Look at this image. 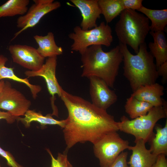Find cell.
<instances>
[{
  "mask_svg": "<svg viewBox=\"0 0 167 167\" xmlns=\"http://www.w3.org/2000/svg\"><path fill=\"white\" fill-rule=\"evenodd\" d=\"M156 133L149 142V150L153 154L158 156L167 154V121L164 127L156 124L154 127Z\"/></svg>",
  "mask_w": 167,
  "mask_h": 167,
  "instance_id": "44dd1931",
  "label": "cell"
},
{
  "mask_svg": "<svg viewBox=\"0 0 167 167\" xmlns=\"http://www.w3.org/2000/svg\"><path fill=\"white\" fill-rule=\"evenodd\" d=\"M81 55L83 68L81 76L88 78L98 77L109 87L113 88L123 59L119 45L107 52L103 50L101 45H92Z\"/></svg>",
  "mask_w": 167,
  "mask_h": 167,
  "instance_id": "7a4b0ae2",
  "label": "cell"
},
{
  "mask_svg": "<svg viewBox=\"0 0 167 167\" xmlns=\"http://www.w3.org/2000/svg\"><path fill=\"white\" fill-rule=\"evenodd\" d=\"M98 2L107 24L111 22L124 10L120 0H98Z\"/></svg>",
  "mask_w": 167,
  "mask_h": 167,
  "instance_id": "cb8c5ba5",
  "label": "cell"
},
{
  "mask_svg": "<svg viewBox=\"0 0 167 167\" xmlns=\"http://www.w3.org/2000/svg\"><path fill=\"white\" fill-rule=\"evenodd\" d=\"M31 101L8 81L5 82L0 94V109L6 110L16 118L24 115L29 109Z\"/></svg>",
  "mask_w": 167,
  "mask_h": 167,
  "instance_id": "9c48e42d",
  "label": "cell"
},
{
  "mask_svg": "<svg viewBox=\"0 0 167 167\" xmlns=\"http://www.w3.org/2000/svg\"><path fill=\"white\" fill-rule=\"evenodd\" d=\"M16 119L7 112L2 111L0 109V120L4 119L8 123L12 124L15 122Z\"/></svg>",
  "mask_w": 167,
  "mask_h": 167,
  "instance_id": "4dcf8cb0",
  "label": "cell"
},
{
  "mask_svg": "<svg viewBox=\"0 0 167 167\" xmlns=\"http://www.w3.org/2000/svg\"><path fill=\"white\" fill-rule=\"evenodd\" d=\"M124 9L138 11L142 6L143 0H120Z\"/></svg>",
  "mask_w": 167,
  "mask_h": 167,
  "instance_id": "4316f807",
  "label": "cell"
},
{
  "mask_svg": "<svg viewBox=\"0 0 167 167\" xmlns=\"http://www.w3.org/2000/svg\"><path fill=\"white\" fill-rule=\"evenodd\" d=\"M165 156L164 154L158 155L156 161L152 167H167V161Z\"/></svg>",
  "mask_w": 167,
  "mask_h": 167,
  "instance_id": "f546056e",
  "label": "cell"
},
{
  "mask_svg": "<svg viewBox=\"0 0 167 167\" xmlns=\"http://www.w3.org/2000/svg\"><path fill=\"white\" fill-rule=\"evenodd\" d=\"M46 150L51 157V167H73L68 159L67 153L64 152L63 153H58L56 158L49 149H46Z\"/></svg>",
  "mask_w": 167,
  "mask_h": 167,
  "instance_id": "d4e9b609",
  "label": "cell"
},
{
  "mask_svg": "<svg viewBox=\"0 0 167 167\" xmlns=\"http://www.w3.org/2000/svg\"><path fill=\"white\" fill-rule=\"evenodd\" d=\"M149 33L153 39V41L150 42L148 44L149 52L156 59L155 64L157 69L167 61L166 38L164 31H150Z\"/></svg>",
  "mask_w": 167,
  "mask_h": 167,
  "instance_id": "2e32d148",
  "label": "cell"
},
{
  "mask_svg": "<svg viewBox=\"0 0 167 167\" xmlns=\"http://www.w3.org/2000/svg\"><path fill=\"white\" fill-rule=\"evenodd\" d=\"M138 11L144 14L151 21L150 31H164L167 24V9L153 10L143 6Z\"/></svg>",
  "mask_w": 167,
  "mask_h": 167,
  "instance_id": "ffe728a7",
  "label": "cell"
},
{
  "mask_svg": "<svg viewBox=\"0 0 167 167\" xmlns=\"http://www.w3.org/2000/svg\"><path fill=\"white\" fill-rule=\"evenodd\" d=\"M60 97L68 113L63 128L66 146L64 152L67 153L78 143L93 144L105 135L119 131L118 122L106 110L62 88Z\"/></svg>",
  "mask_w": 167,
  "mask_h": 167,
  "instance_id": "6da1fadb",
  "label": "cell"
},
{
  "mask_svg": "<svg viewBox=\"0 0 167 167\" xmlns=\"http://www.w3.org/2000/svg\"><path fill=\"white\" fill-rule=\"evenodd\" d=\"M129 144L117 131L105 135L93 144V152L100 167H109L122 152L128 149Z\"/></svg>",
  "mask_w": 167,
  "mask_h": 167,
  "instance_id": "52a82bcc",
  "label": "cell"
},
{
  "mask_svg": "<svg viewBox=\"0 0 167 167\" xmlns=\"http://www.w3.org/2000/svg\"><path fill=\"white\" fill-rule=\"evenodd\" d=\"M33 1L34 3L28 9L26 13L17 19L16 26L20 29L15 34L12 40L24 30L34 27L44 16L61 6L60 2L54 0H33Z\"/></svg>",
  "mask_w": 167,
  "mask_h": 167,
  "instance_id": "ba28073f",
  "label": "cell"
},
{
  "mask_svg": "<svg viewBox=\"0 0 167 167\" xmlns=\"http://www.w3.org/2000/svg\"><path fill=\"white\" fill-rule=\"evenodd\" d=\"M73 41L71 49L81 54L89 47L93 45L110 46L113 41L110 27L104 22L99 26L87 30H82L79 26L74 27L73 32L69 34Z\"/></svg>",
  "mask_w": 167,
  "mask_h": 167,
  "instance_id": "8992f818",
  "label": "cell"
},
{
  "mask_svg": "<svg viewBox=\"0 0 167 167\" xmlns=\"http://www.w3.org/2000/svg\"><path fill=\"white\" fill-rule=\"evenodd\" d=\"M153 107L131 95L127 99L124 107L126 113L133 119L146 114Z\"/></svg>",
  "mask_w": 167,
  "mask_h": 167,
  "instance_id": "603a6c76",
  "label": "cell"
},
{
  "mask_svg": "<svg viewBox=\"0 0 167 167\" xmlns=\"http://www.w3.org/2000/svg\"><path fill=\"white\" fill-rule=\"evenodd\" d=\"M5 82L3 80L0 81V94L3 88Z\"/></svg>",
  "mask_w": 167,
  "mask_h": 167,
  "instance_id": "1f68e13d",
  "label": "cell"
},
{
  "mask_svg": "<svg viewBox=\"0 0 167 167\" xmlns=\"http://www.w3.org/2000/svg\"><path fill=\"white\" fill-rule=\"evenodd\" d=\"M164 87L159 84H154L142 86L131 95L136 98L151 105L153 107L162 106Z\"/></svg>",
  "mask_w": 167,
  "mask_h": 167,
  "instance_id": "9a60e30c",
  "label": "cell"
},
{
  "mask_svg": "<svg viewBox=\"0 0 167 167\" xmlns=\"http://www.w3.org/2000/svg\"><path fill=\"white\" fill-rule=\"evenodd\" d=\"M57 66V57L48 58L40 69L36 71H27L24 74L28 78L40 76L44 79L48 91L51 96V104L53 110L52 114L58 116V110L54 104L55 95H57L60 97L62 88L56 77Z\"/></svg>",
  "mask_w": 167,
  "mask_h": 167,
  "instance_id": "30bf717a",
  "label": "cell"
},
{
  "mask_svg": "<svg viewBox=\"0 0 167 167\" xmlns=\"http://www.w3.org/2000/svg\"><path fill=\"white\" fill-rule=\"evenodd\" d=\"M0 167H2L1 166V165H0Z\"/></svg>",
  "mask_w": 167,
  "mask_h": 167,
  "instance_id": "d6a6232c",
  "label": "cell"
},
{
  "mask_svg": "<svg viewBox=\"0 0 167 167\" xmlns=\"http://www.w3.org/2000/svg\"><path fill=\"white\" fill-rule=\"evenodd\" d=\"M29 0H8L0 6V18L23 15L27 12Z\"/></svg>",
  "mask_w": 167,
  "mask_h": 167,
  "instance_id": "7402d4cb",
  "label": "cell"
},
{
  "mask_svg": "<svg viewBox=\"0 0 167 167\" xmlns=\"http://www.w3.org/2000/svg\"><path fill=\"white\" fill-rule=\"evenodd\" d=\"M119 45L123 57V74L133 92L142 86L156 83L159 77L157 68L146 43L140 46L136 55L130 52L127 45L119 43Z\"/></svg>",
  "mask_w": 167,
  "mask_h": 167,
  "instance_id": "3957f363",
  "label": "cell"
},
{
  "mask_svg": "<svg viewBox=\"0 0 167 167\" xmlns=\"http://www.w3.org/2000/svg\"><path fill=\"white\" fill-rule=\"evenodd\" d=\"M8 60L7 57L0 54V81L3 79H8L25 84L30 89L33 98L36 99L38 94L41 90V87L38 85L31 84L27 78L18 77L14 72V68L8 67L5 66Z\"/></svg>",
  "mask_w": 167,
  "mask_h": 167,
  "instance_id": "d6986e66",
  "label": "cell"
},
{
  "mask_svg": "<svg viewBox=\"0 0 167 167\" xmlns=\"http://www.w3.org/2000/svg\"><path fill=\"white\" fill-rule=\"evenodd\" d=\"M167 104L163 99L162 106L153 107L146 114L131 120L123 116L118 122L119 130L133 135L135 139L149 142L155 135L153 130L156 122L167 118Z\"/></svg>",
  "mask_w": 167,
  "mask_h": 167,
  "instance_id": "5b68a950",
  "label": "cell"
},
{
  "mask_svg": "<svg viewBox=\"0 0 167 167\" xmlns=\"http://www.w3.org/2000/svg\"><path fill=\"white\" fill-rule=\"evenodd\" d=\"M115 30L119 43L129 45L137 54L150 32L149 20L135 11L124 9L120 15Z\"/></svg>",
  "mask_w": 167,
  "mask_h": 167,
  "instance_id": "277c9868",
  "label": "cell"
},
{
  "mask_svg": "<svg viewBox=\"0 0 167 167\" xmlns=\"http://www.w3.org/2000/svg\"><path fill=\"white\" fill-rule=\"evenodd\" d=\"M127 152H122L109 167H129L127 161Z\"/></svg>",
  "mask_w": 167,
  "mask_h": 167,
  "instance_id": "83f0119b",
  "label": "cell"
},
{
  "mask_svg": "<svg viewBox=\"0 0 167 167\" xmlns=\"http://www.w3.org/2000/svg\"><path fill=\"white\" fill-rule=\"evenodd\" d=\"M80 11L82 17L80 27L84 30L97 26L96 22L101 14L98 0H70Z\"/></svg>",
  "mask_w": 167,
  "mask_h": 167,
  "instance_id": "4fadbf2b",
  "label": "cell"
},
{
  "mask_svg": "<svg viewBox=\"0 0 167 167\" xmlns=\"http://www.w3.org/2000/svg\"><path fill=\"white\" fill-rule=\"evenodd\" d=\"M8 49L13 62L29 71H38L44 63L45 58L32 46L15 44L10 45Z\"/></svg>",
  "mask_w": 167,
  "mask_h": 167,
  "instance_id": "8fae6325",
  "label": "cell"
},
{
  "mask_svg": "<svg viewBox=\"0 0 167 167\" xmlns=\"http://www.w3.org/2000/svg\"><path fill=\"white\" fill-rule=\"evenodd\" d=\"M33 37L38 45L37 50L44 58L57 57L62 54V49L56 44L53 32H49L44 36L35 35Z\"/></svg>",
  "mask_w": 167,
  "mask_h": 167,
  "instance_id": "e0dca14e",
  "label": "cell"
},
{
  "mask_svg": "<svg viewBox=\"0 0 167 167\" xmlns=\"http://www.w3.org/2000/svg\"><path fill=\"white\" fill-rule=\"evenodd\" d=\"M157 69L159 76L162 77L163 84H165L167 81V61L162 64Z\"/></svg>",
  "mask_w": 167,
  "mask_h": 167,
  "instance_id": "f1b7e54d",
  "label": "cell"
},
{
  "mask_svg": "<svg viewBox=\"0 0 167 167\" xmlns=\"http://www.w3.org/2000/svg\"><path fill=\"white\" fill-rule=\"evenodd\" d=\"M88 79L92 103L97 107L106 110L117 101L116 94L102 79L96 76H92Z\"/></svg>",
  "mask_w": 167,
  "mask_h": 167,
  "instance_id": "7c38bea8",
  "label": "cell"
},
{
  "mask_svg": "<svg viewBox=\"0 0 167 167\" xmlns=\"http://www.w3.org/2000/svg\"><path fill=\"white\" fill-rule=\"evenodd\" d=\"M52 116L51 114L44 116L41 113L29 109L24 117L16 118V120L21 122L27 128L30 127L32 122H36L43 126L47 125H56L63 128L66 124V119L57 120L54 118Z\"/></svg>",
  "mask_w": 167,
  "mask_h": 167,
  "instance_id": "ac0fdd59",
  "label": "cell"
},
{
  "mask_svg": "<svg viewBox=\"0 0 167 167\" xmlns=\"http://www.w3.org/2000/svg\"><path fill=\"white\" fill-rule=\"evenodd\" d=\"M135 145L130 146L128 149L132 150L129 161V167H152L157 156L153 154L145 147L146 143L142 139H135Z\"/></svg>",
  "mask_w": 167,
  "mask_h": 167,
  "instance_id": "5bb4252c",
  "label": "cell"
},
{
  "mask_svg": "<svg viewBox=\"0 0 167 167\" xmlns=\"http://www.w3.org/2000/svg\"><path fill=\"white\" fill-rule=\"evenodd\" d=\"M0 155L6 160L7 164L10 167H24L15 160L13 155L9 152L3 150L0 147Z\"/></svg>",
  "mask_w": 167,
  "mask_h": 167,
  "instance_id": "484cf974",
  "label": "cell"
}]
</instances>
